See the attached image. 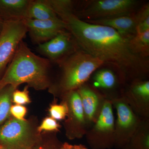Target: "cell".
I'll return each instance as SVG.
<instances>
[{
  "label": "cell",
  "instance_id": "9a60e30c",
  "mask_svg": "<svg viewBox=\"0 0 149 149\" xmlns=\"http://www.w3.org/2000/svg\"><path fill=\"white\" fill-rule=\"evenodd\" d=\"M83 20L91 24L111 27L120 34L129 38H131L136 34L137 11L124 16L95 20Z\"/></svg>",
  "mask_w": 149,
  "mask_h": 149
},
{
  "label": "cell",
  "instance_id": "8992f818",
  "mask_svg": "<svg viewBox=\"0 0 149 149\" xmlns=\"http://www.w3.org/2000/svg\"><path fill=\"white\" fill-rule=\"evenodd\" d=\"M38 142L25 120L10 118L0 126V146L4 149H34Z\"/></svg>",
  "mask_w": 149,
  "mask_h": 149
},
{
  "label": "cell",
  "instance_id": "f546056e",
  "mask_svg": "<svg viewBox=\"0 0 149 149\" xmlns=\"http://www.w3.org/2000/svg\"><path fill=\"white\" fill-rule=\"evenodd\" d=\"M4 22V21L3 19L0 16V33H1V32L3 25Z\"/></svg>",
  "mask_w": 149,
  "mask_h": 149
},
{
  "label": "cell",
  "instance_id": "603a6c76",
  "mask_svg": "<svg viewBox=\"0 0 149 149\" xmlns=\"http://www.w3.org/2000/svg\"><path fill=\"white\" fill-rule=\"evenodd\" d=\"M49 113L51 117L57 121L66 119L68 113V108L66 103L62 100L61 103L52 104L50 107Z\"/></svg>",
  "mask_w": 149,
  "mask_h": 149
},
{
  "label": "cell",
  "instance_id": "5b68a950",
  "mask_svg": "<svg viewBox=\"0 0 149 149\" xmlns=\"http://www.w3.org/2000/svg\"><path fill=\"white\" fill-rule=\"evenodd\" d=\"M111 101L106 100L100 113L86 132L87 143L92 149L114 148L115 118Z\"/></svg>",
  "mask_w": 149,
  "mask_h": 149
},
{
  "label": "cell",
  "instance_id": "7a4b0ae2",
  "mask_svg": "<svg viewBox=\"0 0 149 149\" xmlns=\"http://www.w3.org/2000/svg\"><path fill=\"white\" fill-rule=\"evenodd\" d=\"M51 62L30 50L22 41L13 58L0 78V89L10 85L15 88L23 83L37 90L51 87L49 71Z\"/></svg>",
  "mask_w": 149,
  "mask_h": 149
},
{
  "label": "cell",
  "instance_id": "2e32d148",
  "mask_svg": "<svg viewBox=\"0 0 149 149\" xmlns=\"http://www.w3.org/2000/svg\"><path fill=\"white\" fill-rule=\"evenodd\" d=\"M31 0H0V16L4 21L27 18Z\"/></svg>",
  "mask_w": 149,
  "mask_h": 149
},
{
  "label": "cell",
  "instance_id": "4dcf8cb0",
  "mask_svg": "<svg viewBox=\"0 0 149 149\" xmlns=\"http://www.w3.org/2000/svg\"><path fill=\"white\" fill-rule=\"evenodd\" d=\"M0 149H4L1 146H0Z\"/></svg>",
  "mask_w": 149,
  "mask_h": 149
},
{
  "label": "cell",
  "instance_id": "ac0fdd59",
  "mask_svg": "<svg viewBox=\"0 0 149 149\" xmlns=\"http://www.w3.org/2000/svg\"><path fill=\"white\" fill-rule=\"evenodd\" d=\"M58 18L59 17L53 10L47 0H31L27 10V18L49 20Z\"/></svg>",
  "mask_w": 149,
  "mask_h": 149
},
{
  "label": "cell",
  "instance_id": "83f0119b",
  "mask_svg": "<svg viewBox=\"0 0 149 149\" xmlns=\"http://www.w3.org/2000/svg\"><path fill=\"white\" fill-rule=\"evenodd\" d=\"M57 149H72V145L68 143H65L64 144H61Z\"/></svg>",
  "mask_w": 149,
  "mask_h": 149
},
{
  "label": "cell",
  "instance_id": "52a82bcc",
  "mask_svg": "<svg viewBox=\"0 0 149 149\" xmlns=\"http://www.w3.org/2000/svg\"><path fill=\"white\" fill-rule=\"evenodd\" d=\"M27 32L23 19L4 21L0 33V77L2 76Z\"/></svg>",
  "mask_w": 149,
  "mask_h": 149
},
{
  "label": "cell",
  "instance_id": "8fae6325",
  "mask_svg": "<svg viewBox=\"0 0 149 149\" xmlns=\"http://www.w3.org/2000/svg\"><path fill=\"white\" fill-rule=\"evenodd\" d=\"M123 97L134 112L142 119L149 118V80L138 79L125 85Z\"/></svg>",
  "mask_w": 149,
  "mask_h": 149
},
{
  "label": "cell",
  "instance_id": "6da1fadb",
  "mask_svg": "<svg viewBox=\"0 0 149 149\" xmlns=\"http://www.w3.org/2000/svg\"><path fill=\"white\" fill-rule=\"evenodd\" d=\"M80 49L110 67L127 84L138 79H147L149 58L131 49L130 38L107 26L91 24L74 13L59 16Z\"/></svg>",
  "mask_w": 149,
  "mask_h": 149
},
{
  "label": "cell",
  "instance_id": "e0dca14e",
  "mask_svg": "<svg viewBox=\"0 0 149 149\" xmlns=\"http://www.w3.org/2000/svg\"><path fill=\"white\" fill-rule=\"evenodd\" d=\"M120 149H149V118L141 119L130 140Z\"/></svg>",
  "mask_w": 149,
  "mask_h": 149
},
{
  "label": "cell",
  "instance_id": "3957f363",
  "mask_svg": "<svg viewBox=\"0 0 149 149\" xmlns=\"http://www.w3.org/2000/svg\"><path fill=\"white\" fill-rule=\"evenodd\" d=\"M58 64L61 68L58 81L51 86V92L61 97L65 93L77 90L87 83L91 75L104 65L99 58L79 49Z\"/></svg>",
  "mask_w": 149,
  "mask_h": 149
},
{
  "label": "cell",
  "instance_id": "484cf974",
  "mask_svg": "<svg viewBox=\"0 0 149 149\" xmlns=\"http://www.w3.org/2000/svg\"><path fill=\"white\" fill-rule=\"evenodd\" d=\"M27 109L25 107L20 105H12L10 109V113L14 118L21 120H25V116L27 114Z\"/></svg>",
  "mask_w": 149,
  "mask_h": 149
},
{
  "label": "cell",
  "instance_id": "277c9868",
  "mask_svg": "<svg viewBox=\"0 0 149 149\" xmlns=\"http://www.w3.org/2000/svg\"><path fill=\"white\" fill-rule=\"evenodd\" d=\"M137 0H90L85 1L76 15L83 20H95L128 15L140 8Z\"/></svg>",
  "mask_w": 149,
  "mask_h": 149
},
{
  "label": "cell",
  "instance_id": "d6986e66",
  "mask_svg": "<svg viewBox=\"0 0 149 149\" xmlns=\"http://www.w3.org/2000/svg\"><path fill=\"white\" fill-rule=\"evenodd\" d=\"M17 88L8 85L0 89V126L9 117L12 95Z\"/></svg>",
  "mask_w": 149,
  "mask_h": 149
},
{
  "label": "cell",
  "instance_id": "cb8c5ba5",
  "mask_svg": "<svg viewBox=\"0 0 149 149\" xmlns=\"http://www.w3.org/2000/svg\"><path fill=\"white\" fill-rule=\"evenodd\" d=\"M12 102L16 104H27L31 102L29 96L28 86L24 87L22 91L16 89L14 91L12 95Z\"/></svg>",
  "mask_w": 149,
  "mask_h": 149
},
{
  "label": "cell",
  "instance_id": "30bf717a",
  "mask_svg": "<svg viewBox=\"0 0 149 149\" xmlns=\"http://www.w3.org/2000/svg\"><path fill=\"white\" fill-rule=\"evenodd\" d=\"M76 40L68 30H64L46 42L39 44L37 51L57 64L80 49Z\"/></svg>",
  "mask_w": 149,
  "mask_h": 149
},
{
  "label": "cell",
  "instance_id": "4316f807",
  "mask_svg": "<svg viewBox=\"0 0 149 149\" xmlns=\"http://www.w3.org/2000/svg\"><path fill=\"white\" fill-rule=\"evenodd\" d=\"M61 145V144L59 143L57 141H55L54 143L48 146V147L45 146H41L39 144L34 149H57Z\"/></svg>",
  "mask_w": 149,
  "mask_h": 149
},
{
  "label": "cell",
  "instance_id": "7c38bea8",
  "mask_svg": "<svg viewBox=\"0 0 149 149\" xmlns=\"http://www.w3.org/2000/svg\"><path fill=\"white\" fill-rule=\"evenodd\" d=\"M88 82L111 101L122 96L126 84L114 70L110 68L98 69L91 75Z\"/></svg>",
  "mask_w": 149,
  "mask_h": 149
},
{
  "label": "cell",
  "instance_id": "4fadbf2b",
  "mask_svg": "<svg viewBox=\"0 0 149 149\" xmlns=\"http://www.w3.org/2000/svg\"><path fill=\"white\" fill-rule=\"evenodd\" d=\"M31 40L37 45L52 40L64 30L66 25L60 18L49 20L23 19Z\"/></svg>",
  "mask_w": 149,
  "mask_h": 149
},
{
  "label": "cell",
  "instance_id": "9c48e42d",
  "mask_svg": "<svg viewBox=\"0 0 149 149\" xmlns=\"http://www.w3.org/2000/svg\"><path fill=\"white\" fill-rule=\"evenodd\" d=\"M61 97L68 108L67 118L64 123L67 136L71 140L82 139L88 127L79 94L77 90L70 91Z\"/></svg>",
  "mask_w": 149,
  "mask_h": 149
},
{
  "label": "cell",
  "instance_id": "7402d4cb",
  "mask_svg": "<svg viewBox=\"0 0 149 149\" xmlns=\"http://www.w3.org/2000/svg\"><path fill=\"white\" fill-rule=\"evenodd\" d=\"M136 34H140L149 30V4L147 3L137 11Z\"/></svg>",
  "mask_w": 149,
  "mask_h": 149
},
{
  "label": "cell",
  "instance_id": "44dd1931",
  "mask_svg": "<svg viewBox=\"0 0 149 149\" xmlns=\"http://www.w3.org/2000/svg\"><path fill=\"white\" fill-rule=\"evenodd\" d=\"M58 16L69 13H74L76 2L72 0H47Z\"/></svg>",
  "mask_w": 149,
  "mask_h": 149
},
{
  "label": "cell",
  "instance_id": "f1b7e54d",
  "mask_svg": "<svg viewBox=\"0 0 149 149\" xmlns=\"http://www.w3.org/2000/svg\"><path fill=\"white\" fill-rule=\"evenodd\" d=\"M72 149H88L87 147L82 144L72 146Z\"/></svg>",
  "mask_w": 149,
  "mask_h": 149
},
{
  "label": "cell",
  "instance_id": "5bb4252c",
  "mask_svg": "<svg viewBox=\"0 0 149 149\" xmlns=\"http://www.w3.org/2000/svg\"><path fill=\"white\" fill-rule=\"evenodd\" d=\"M77 91L81 100L88 130L98 117L106 99L88 82Z\"/></svg>",
  "mask_w": 149,
  "mask_h": 149
},
{
  "label": "cell",
  "instance_id": "ffe728a7",
  "mask_svg": "<svg viewBox=\"0 0 149 149\" xmlns=\"http://www.w3.org/2000/svg\"><path fill=\"white\" fill-rule=\"evenodd\" d=\"M131 49L136 53L145 58H149V30L136 34L130 40Z\"/></svg>",
  "mask_w": 149,
  "mask_h": 149
},
{
  "label": "cell",
  "instance_id": "d4e9b609",
  "mask_svg": "<svg viewBox=\"0 0 149 149\" xmlns=\"http://www.w3.org/2000/svg\"><path fill=\"white\" fill-rule=\"evenodd\" d=\"M61 126L57 120L51 117H46L38 127V132L42 131H58Z\"/></svg>",
  "mask_w": 149,
  "mask_h": 149
},
{
  "label": "cell",
  "instance_id": "ba28073f",
  "mask_svg": "<svg viewBox=\"0 0 149 149\" xmlns=\"http://www.w3.org/2000/svg\"><path fill=\"white\" fill-rule=\"evenodd\" d=\"M111 102L116 113L115 120L114 148L120 149L130 140L142 118L134 112L122 96Z\"/></svg>",
  "mask_w": 149,
  "mask_h": 149
}]
</instances>
